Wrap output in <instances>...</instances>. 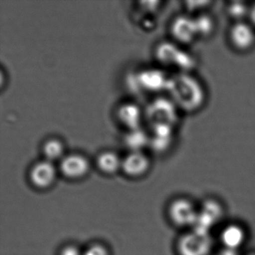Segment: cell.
<instances>
[{"instance_id": "cell-1", "label": "cell", "mask_w": 255, "mask_h": 255, "mask_svg": "<svg viewBox=\"0 0 255 255\" xmlns=\"http://www.w3.org/2000/svg\"><path fill=\"white\" fill-rule=\"evenodd\" d=\"M168 91L171 101L186 113L199 111L207 101V91L201 80L192 72L177 73L170 78Z\"/></svg>"}, {"instance_id": "cell-2", "label": "cell", "mask_w": 255, "mask_h": 255, "mask_svg": "<svg viewBox=\"0 0 255 255\" xmlns=\"http://www.w3.org/2000/svg\"><path fill=\"white\" fill-rule=\"evenodd\" d=\"M183 47L176 42L162 43L156 51L158 59L162 63L177 68L178 73L192 72L196 59Z\"/></svg>"}, {"instance_id": "cell-3", "label": "cell", "mask_w": 255, "mask_h": 255, "mask_svg": "<svg viewBox=\"0 0 255 255\" xmlns=\"http://www.w3.org/2000/svg\"><path fill=\"white\" fill-rule=\"evenodd\" d=\"M213 243L210 234L192 231L183 234L177 243L179 255H210Z\"/></svg>"}, {"instance_id": "cell-4", "label": "cell", "mask_w": 255, "mask_h": 255, "mask_svg": "<svg viewBox=\"0 0 255 255\" xmlns=\"http://www.w3.org/2000/svg\"><path fill=\"white\" fill-rule=\"evenodd\" d=\"M228 41L236 51H249L255 46V28L248 20L236 22L228 31Z\"/></svg>"}, {"instance_id": "cell-5", "label": "cell", "mask_w": 255, "mask_h": 255, "mask_svg": "<svg viewBox=\"0 0 255 255\" xmlns=\"http://www.w3.org/2000/svg\"><path fill=\"white\" fill-rule=\"evenodd\" d=\"M198 210L190 200L181 198L171 203L168 214L173 223L177 226L192 228L198 218Z\"/></svg>"}, {"instance_id": "cell-6", "label": "cell", "mask_w": 255, "mask_h": 255, "mask_svg": "<svg viewBox=\"0 0 255 255\" xmlns=\"http://www.w3.org/2000/svg\"><path fill=\"white\" fill-rule=\"evenodd\" d=\"M171 33L175 42L180 45L192 44L198 38L193 16L186 13L176 17L171 23Z\"/></svg>"}, {"instance_id": "cell-7", "label": "cell", "mask_w": 255, "mask_h": 255, "mask_svg": "<svg viewBox=\"0 0 255 255\" xmlns=\"http://www.w3.org/2000/svg\"><path fill=\"white\" fill-rule=\"evenodd\" d=\"M56 176V168L50 161H42L31 170V180L35 186L46 187L51 184Z\"/></svg>"}, {"instance_id": "cell-8", "label": "cell", "mask_w": 255, "mask_h": 255, "mask_svg": "<svg viewBox=\"0 0 255 255\" xmlns=\"http://www.w3.org/2000/svg\"><path fill=\"white\" fill-rule=\"evenodd\" d=\"M246 234L243 227L237 224L227 225L220 234L222 246L228 249L239 250L246 241Z\"/></svg>"}, {"instance_id": "cell-9", "label": "cell", "mask_w": 255, "mask_h": 255, "mask_svg": "<svg viewBox=\"0 0 255 255\" xmlns=\"http://www.w3.org/2000/svg\"><path fill=\"white\" fill-rule=\"evenodd\" d=\"M61 169L68 177H81L89 170V162L82 155H68L62 159Z\"/></svg>"}, {"instance_id": "cell-10", "label": "cell", "mask_w": 255, "mask_h": 255, "mask_svg": "<svg viewBox=\"0 0 255 255\" xmlns=\"http://www.w3.org/2000/svg\"><path fill=\"white\" fill-rule=\"evenodd\" d=\"M122 167L125 172L129 175H140L147 171L149 160L141 152L133 151L122 161Z\"/></svg>"}, {"instance_id": "cell-11", "label": "cell", "mask_w": 255, "mask_h": 255, "mask_svg": "<svg viewBox=\"0 0 255 255\" xmlns=\"http://www.w3.org/2000/svg\"><path fill=\"white\" fill-rule=\"evenodd\" d=\"M119 119L125 127L131 130L138 129L141 122V111L137 106L134 104H125L119 109Z\"/></svg>"}, {"instance_id": "cell-12", "label": "cell", "mask_w": 255, "mask_h": 255, "mask_svg": "<svg viewBox=\"0 0 255 255\" xmlns=\"http://www.w3.org/2000/svg\"><path fill=\"white\" fill-rule=\"evenodd\" d=\"M198 38H209L216 29L214 18L207 12L193 16Z\"/></svg>"}, {"instance_id": "cell-13", "label": "cell", "mask_w": 255, "mask_h": 255, "mask_svg": "<svg viewBox=\"0 0 255 255\" xmlns=\"http://www.w3.org/2000/svg\"><path fill=\"white\" fill-rule=\"evenodd\" d=\"M251 5L243 1L231 2L227 5V13L230 18L236 22L246 21L249 19Z\"/></svg>"}, {"instance_id": "cell-14", "label": "cell", "mask_w": 255, "mask_h": 255, "mask_svg": "<svg viewBox=\"0 0 255 255\" xmlns=\"http://www.w3.org/2000/svg\"><path fill=\"white\" fill-rule=\"evenodd\" d=\"M98 166L104 172L113 173L117 171L122 162L117 154L113 152L107 151L101 153L98 159Z\"/></svg>"}, {"instance_id": "cell-15", "label": "cell", "mask_w": 255, "mask_h": 255, "mask_svg": "<svg viewBox=\"0 0 255 255\" xmlns=\"http://www.w3.org/2000/svg\"><path fill=\"white\" fill-rule=\"evenodd\" d=\"M44 153L49 161L56 160L62 157L64 153L63 143L56 138L46 141L44 145Z\"/></svg>"}, {"instance_id": "cell-16", "label": "cell", "mask_w": 255, "mask_h": 255, "mask_svg": "<svg viewBox=\"0 0 255 255\" xmlns=\"http://www.w3.org/2000/svg\"><path fill=\"white\" fill-rule=\"evenodd\" d=\"M147 140L146 134L139 129H136L131 130L130 133L127 138V143L134 151H138L141 147L145 145Z\"/></svg>"}, {"instance_id": "cell-17", "label": "cell", "mask_w": 255, "mask_h": 255, "mask_svg": "<svg viewBox=\"0 0 255 255\" xmlns=\"http://www.w3.org/2000/svg\"><path fill=\"white\" fill-rule=\"evenodd\" d=\"M210 3L211 2L210 1H190V2H185V8L188 14L195 16L206 12V10Z\"/></svg>"}, {"instance_id": "cell-18", "label": "cell", "mask_w": 255, "mask_h": 255, "mask_svg": "<svg viewBox=\"0 0 255 255\" xmlns=\"http://www.w3.org/2000/svg\"><path fill=\"white\" fill-rule=\"evenodd\" d=\"M83 255H107V251L103 246H91L85 252Z\"/></svg>"}, {"instance_id": "cell-19", "label": "cell", "mask_w": 255, "mask_h": 255, "mask_svg": "<svg viewBox=\"0 0 255 255\" xmlns=\"http://www.w3.org/2000/svg\"><path fill=\"white\" fill-rule=\"evenodd\" d=\"M61 255H82L80 251L74 246H68L62 251Z\"/></svg>"}, {"instance_id": "cell-20", "label": "cell", "mask_w": 255, "mask_h": 255, "mask_svg": "<svg viewBox=\"0 0 255 255\" xmlns=\"http://www.w3.org/2000/svg\"><path fill=\"white\" fill-rule=\"evenodd\" d=\"M248 21L255 28V2L251 4L250 11H249Z\"/></svg>"}, {"instance_id": "cell-21", "label": "cell", "mask_w": 255, "mask_h": 255, "mask_svg": "<svg viewBox=\"0 0 255 255\" xmlns=\"http://www.w3.org/2000/svg\"><path fill=\"white\" fill-rule=\"evenodd\" d=\"M219 255H240V252L237 249L223 247V249L219 252Z\"/></svg>"}, {"instance_id": "cell-22", "label": "cell", "mask_w": 255, "mask_h": 255, "mask_svg": "<svg viewBox=\"0 0 255 255\" xmlns=\"http://www.w3.org/2000/svg\"><path fill=\"white\" fill-rule=\"evenodd\" d=\"M255 255V253L250 254V255Z\"/></svg>"}]
</instances>
